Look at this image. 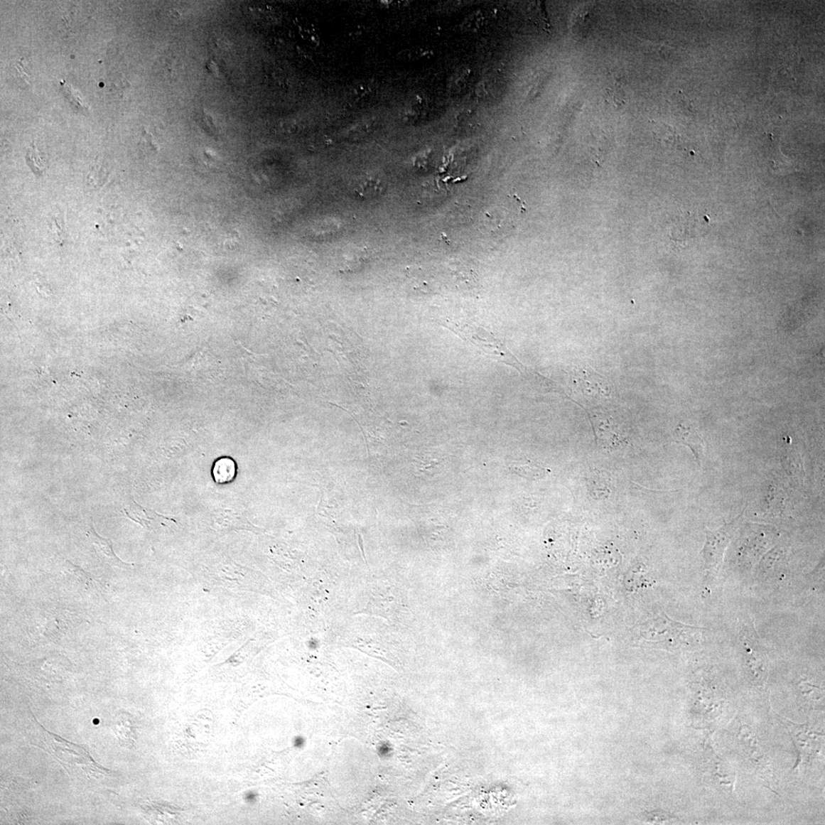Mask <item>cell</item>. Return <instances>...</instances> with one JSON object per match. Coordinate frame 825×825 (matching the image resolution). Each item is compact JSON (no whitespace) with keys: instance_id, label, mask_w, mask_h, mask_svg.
<instances>
[{"instance_id":"cell-1","label":"cell","mask_w":825,"mask_h":825,"mask_svg":"<svg viewBox=\"0 0 825 825\" xmlns=\"http://www.w3.org/2000/svg\"><path fill=\"white\" fill-rule=\"evenodd\" d=\"M38 742L33 745L43 748L56 758L69 772L82 770L88 778L108 775L109 771L98 765L85 748L60 738L36 723Z\"/></svg>"},{"instance_id":"cell-2","label":"cell","mask_w":825,"mask_h":825,"mask_svg":"<svg viewBox=\"0 0 825 825\" xmlns=\"http://www.w3.org/2000/svg\"><path fill=\"white\" fill-rule=\"evenodd\" d=\"M705 630L676 622L664 613L656 615L641 625L642 638L668 647L695 645Z\"/></svg>"},{"instance_id":"cell-3","label":"cell","mask_w":825,"mask_h":825,"mask_svg":"<svg viewBox=\"0 0 825 825\" xmlns=\"http://www.w3.org/2000/svg\"><path fill=\"white\" fill-rule=\"evenodd\" d=\"M743 511L729 523H725L717 531L706 529V542L702 550L703 558L708 572L718 569L723 562V557L727 546L741 522Z\"/></svg>"},{"instance_id":"cell-4","label":"cell","mask_w":825,"mask_h":825,"mask_svg":"<svg viewBox=\"0 0 825 825\" xmlns=\"http://www.w3.org/2000/svg\"><path fill=\"white\" fill-rule=\"evenodd\" d=\"M740 637L748 649V667L750 674L753 679L762 680L766 677L767 669L764 667L765 661L762 657V647L759 645V638L753 625L743 626Z\"/></svg>"},{"instance_id":"cell-5","label":"cell","mask_w":825,"mask_h":825,"mask_svg":"<svg viewBox=\"0 0 825 825\" xmlns=\"http://www.w3.org/2000/svg\"><path fill=\"white\" fill-rule=\"evenodd\" d=\"M87 534L99 557L109 565L118 568H126L131 566L129 564L122 561L116 555L113 542H112L110 539L99 536L95 531V529L92 526L89 529Z\"/></svg>"},{"instance_id":"cell-6","label":"cell","mask_w":825,"mask_h":825,"mask_svg":"<svg viewBox=\"0 0 825 825\" xmlns=\"http://www.w3.org/2000/svg\"><path fill=\"white\" fill-rule=\"evenodd\" d=\"M674 437L676 443L690 448L701 467L706 445L694 428L679 425L675 431Z\"/></svg>"},{"instance_id":"cell-7","label":"cell","mask_w":825,"mask_h":825,"mask_svg":"<svg viewBox=\"0 0 825 825\" xmlns=\"http://www.w3.org/2000/svg\"><path fill=\"white\" fill-rule=\"evenodd\" d=\"M237 475V465L230 458H221L212 468L214 480L218 484H227L234 480Z\"/></svg>"},{"instance_id":"cell-8","label":"cell","mask_w":825,"mask_h":825,"mask_svg":"<svg viewBox=\"0 0 825 825\" xmlns=\"http://www.w3.org/2000/svg\"><path fill=\"white\" fill-rule=\"evenodd\" d=\"M588 487L594 498H605L609 494L608 478L603 473H595L588 480Z\"/></svg>"},{"instance_id":"cell-9","label":"cell","mask_w":825,"mask_h":825,"mask_svg":"<svg viewBox=\"0 0 825 825\" xmlns=\"http://www.w3.org/2000/svg\"><path fill=\"white\" fill-rule=\"evenodd\" d=\"M380 188L379 180L370 178L363 179L355 188V192L360 197L372 198L378 195Z\"/></svg>"},{"instance_id":"cell-10","label":"cell","mask_w":825,"mask_h":825,"mask_svg":"<svg viewBox=\"0 0 825 825\" xmlns=\"http://www.w3.org/2000/svg\"><path fill=\"white\" fill-rule=\"evenodd\" d=\"M605 99L615 107H620L625 104V95L620 85H615L606 89Z\"/></svg>"},{"instance_id":"cell-11","label":"cell","mask_w":825,"mask_h":825,"mask_svg":"<svg viewBox=\"0 0 825 825\" xmlns=\"http://www.w3.org/2000/svg\"><path fill=\"white\" fill-rule=\"evenodd\" d=\"M427 54H428V53L421 48H412V49L404 50V52H402L401 53V55H402L401 58H403V60H415L417 59H420L421 58L424 57Z\"/></svg>"}]
</instances>
